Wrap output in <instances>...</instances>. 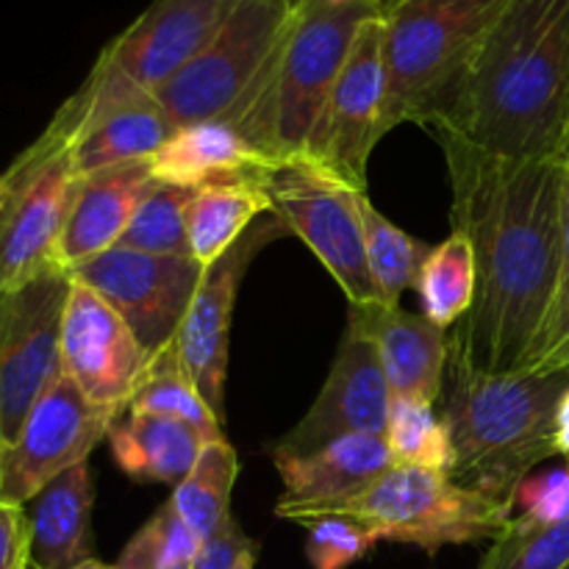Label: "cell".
Listing matches in <instances>:
<instances>
[{"instance_id": "cell-1", "label": "cell", "mask_w": 569, "mask_h": 569, "mask_svg": "<svg viewBox=\"0 0 569 569\" xmlns=\"http://www.w3.org/2000/svg\"><path fill=\"white\" fill-rule=\"evenodd\" d=\"M437 139L453 189V231L476 253V303L453 328L450 365L483 376L522 372L559 287L565 153L506 159Z\"/></svg>"}, {"instance_id": "cell-2", "label": "cell", "mask_w": 569, "mask_h": 569, "mask_svg": "<svg viewBox=\"0 0 569 569\" xmlns=\"http://www.w3.org/2000/svg\"><path fill=\"white\" fill-rule=\"evenodd\" d=\"M569 0H509L459 87L428 122L506 159L567 153Z\"/></svg>"}, {"instance_id": "cell-3", "label": "cell", "mask_w": 569, "mask_h": 569, "mask_svg": "<svg viewBox=\"0 0 569 569\" xmlns=\"http://www.w3.org/2000/svg\"><path fill=\"white\" fill-rule=\"evenodd\" d=\"M442 420L453 442L450 476L495 498L511 500L517 483L556 450V409L569 372L483 376L450 365Z\"/></svg>"}, {"instance_id": "cell-4", "label": "cell", "mask_w": 569, "mask_h": 569, "mask_svg": "<svg viewBox=\"0 0 569 569\" xmlns=\"http://www.w3.org/2000/svg\"><path fill=\"white\" fill-rule=\"evenodd\" d=\"M378 11L370 0H300L264 78L226 120L272 161L309 153L356 31Z\"/></svg>"}, {"instance_id": "cell-5", "label": "cell", "mask_w": 569, "mask_h": 569, "mask_svg": "<svg viewBox=\"0 0 569 569\" xmlns=\"http://www.w3.org/2000/svg\"><path fill=\"white\" fill-rule=\"evenodd\" d=\"M509 0H395L387 26L383 133L439 114Z\"/></svg>"}, {"instance_id": "cell-6", "label": "cell", "mask_w": 569, "mask_h": 569, "mask_svg": "<svg viewBox=\"0 0 569 569\" xmlns=\"http://www.w3.org/2000/svg\"><path fill=\"white\" fill-rule=\"evenodd\" d=\"M317 517H350L378 542L417 545L433 556L448 545L495 542L511 522V500L465 487L450 472L392 467L370 489L322 506L303 522Z\"/></svg>"}, {"instance_id": "cell-7", "label": "cell", "mask_w": 569, "mask_h": 569, "mask_svg": "<svg viewBox=\"0 0 569 569\" xmlns=\"http://www.w3.org/2000/svg\"><path fill=\"white\" fill-rule=\"evenodd\" d=\"M272 211L331 272L350 306L378 303L367 267L365 189L333 176L309 156L272 161L261 170Z\"/></svg>"}, {"instance_id": "cell-8", "label": "cell", "mask_w": 569, "mask_h": 569, "mask_svg": "<svg viewBox=\"0 0 569 569\" xmlns=\"http://www.w3.org/2000/svg\"><path fill=\"white\" fill-rule=\"evenodd\" d=\"M300 0H242L209 48L156 92L172 128L226 120L264 78Z\"/></svg>"}, {"instance_id": "cell-9", "label": "cell", "mask_w": 569, "mask_h": 569, "mask_svg": "<svg viewBox=\"0 0 569 569\" xmlns=\"http://www.w3.org/2000/svg\"><path fill=\"white\" fill-rule=\"evenodd\" d=\"M83 178L59 120L3 172L0 192V292L20 289L56 264L61 231Z\"/></svg>"}, {"instance_id": "cell-10", "label": "cell", "mask_w": 569, "mask_h": 569, "mask_svg": "<svg viewBox=\"0 0 569 569\" xmlns=\"http://www.w3.org/2000/svg\"><path fill=\"white\" fill-rule=\"evenodd\" d=\"M72 276L50 267L20 289L0 292V437L11 445L37 400L64 376L61 320Z\"/></svg>"}, {"instance_id": "cell-11", "label": "cell", "mask_w": 569, "mask_h": 569, "mask_svg": "<svg viewBox=\"0 0 569 569\" xmlns=\"http://www.w3.org/2000/svg\"><path fill=\"white\" fill-rule=\"evenodd\" d=\"M53 120L67 131L72 164L81 178L148 159L176 131L156 94L122 76L103 56Z\"/></svg>"}, {"instance_id": "cell-12", "label": "cell", "mask_w": 569, "mask_h": 569, "mask_svg": "<svg viewBox=\"0 0 569 569\" xmlns=\"http://www.w3.org/2000/svg\"><path fill=\"white\" fill-rule=\"evenodd\" d=\"M383 106H387V26H383V11H378L367 17L356 31L306 156L331 170L333 176L365 189L370 153L383 137Z\"/></svg>"}, {"instance_id": "cell-13", "label": "cell", "mask_w": 569, "mask_h": 569, "mask_svg": "<svg viewBox=\"0 0 569 569\" xmlns=\"http://www.w3.org/2000/svg\"><path fill=\"white\" fill-rule=\"evenodd\" d=\"M203 272L192 256H153L114 244L70 276L92 287L153 359L176 342Z\"/></svg>"}, {"instance_id": "cell-14", "label": "cell", "mask_w": 569, "mask_h": 569, "mask_svg": "<svg viewBox=\"0 0 569 569\" xmlns=\"http://www.w3.org/2000/svg\"><path fill=\"white\" fill-rule=\"evenodd\" d=\"M117 411L92 403L72 378L61 376L3 450L0 500L26 506L61 472L83 465L117 426Z\"/></svg>"}, {"instance_id": "cell-15", "label": "cell", "mask_w": 569, "mask_h": 569, "mask_svg": "<svg viewBox=\"0 0 569 569\" xmlns=\"http://www.w3.org/2000/svg\"><path fill=\"white\" fill-rule=\"evenodd\" d=\"M61 367L92 403L117 415L131 409L150 367L148 350L122 317L78 278H72L61 320Z\"/></svg>"}, {"instance_id": "cell-16", "label": "cell", "mask_w": 569, "mask_h": 569, "mask_svg": "<svg viewBox=\"0 0 569 569\" xmlns=\"http://www.w3.org/2000/svg\"><path fill=\"white\" fill-rule=\"evenodd\" d=\"M287 228L276 220L256 222L217 264L203 272L198 292L189 303L187 317L176 333V350L183 370L192 378L198 392L211 406L220 422H226V372H228V342H231L233 303H237L239 283L253 256L270 239L281 237Z\"/></svg>"}, {"instance_id": "cell-17", "label": "cell", "mask_w": 569, "mask_h": 569, "mask_svg": "<svg viewBox=\"0 0 569 569\" xmlns=\"http://www.w3.org/2000/svg\"><path fill=\"white\" fill-rule=\"evenodd\" d=\"M389 406H392V392L376 348L353 322H348L320 395L303 420L272 445V456H306L333 439L353 437V433L383 437Z\"/></svg>"}, {"instance_id": "cell-18", "label": "cell", "mask_w": 569, "mask_h": 569, "mask_svg": "<svg viewBox=\"0 0 569 569\" xmlns=\"http://www.w3.org/2000/svg\"><path fill=\"white\" fill-rule=\"evenodd\" d=\"M239 3L242 0H153L100 56L156 94L209 48Z\"/></svg>"}, {"instance_id": "cell-19", "label": "cell", "mask_w": 569, "mask_h": 569, "mask_svg": "<svg viewBox=\"0 0 569 569\" xmlns=\"http://www.w3.org/2000/svg\"><path fill=\"white\" fill-rule=\"evenodd\" d=\"M272 461L283 481V498L276 503V515L292 522H303L322 506L361 495L392 470L381 433H353L306 456H272Z\"/></svg>"}, {"instance_id": "cell-20", "label": "cell", "mask_w": 569, "mask_h": 569, "mask_svg": "<svg viewBox=\"0 0 569 569\" xmlns=\"http://www.w3.org/2000/svg\"><path fill=\"white\" fill-rule=\"evenodd\" d=\"M350 322L376 348L392 400L433 406L445 392L450 345L442 328L426 315H409L398 306H350Z\"/></svg>"}, {"instance_id": "cell-21", "label": "cell", "mask_w": 569, "mask_h": 569, "mask_svg": "<svg viewBox=\"0 0 569 569\" xmlns=\"http://www.w3.org/2000/svg\"><path fill=\"white\" fill-rule=\"evenodd\" d=\"M150 183L153 176L148 159L128 161L83 178L56 248V264L72 272L114 248Z\"/></svg>"}, {"instance_id": "cell-22", "label": "cell", "mask_w": 569, "mask_h": 569, "mask_svg": "<svg viewBox=\"0 0 569 569\" xmlns=\"http://www.w3.org/2000/svg\"><path fill=\"white\" fill-rule=\"evenodd\" d=\"M270 164V156L261 153L233 122L222 117L176 128L172 137L148 156L153 181L183 189L248 178Z\"/></svg>"}, {"instance_id": "cell-23", "label": "cell", "mask_w": 569, "mask_h": 569, "mask_svg": "<svg viewBox=\"0 0 569 569\" xmlns=\"http://www.w3.org/2000/svg\"><path fill=\"white\" fill-rule=\"evenodd\" d=\"M94 489L87 461L61 472L26 503L31 569H78L92 559Z\"/></svg>"}, {"instance_id": "cell-24", "label": "cell", "mask_w": 569, "mask_h": 569, "mask_svg": "<svg viewBox=\"0 0 569 569\" xmlns=\"http://www.w3.org/2000/svg\"><path fill=\"white\" fill-rule=\"evenodd\" d=\"M109 442L117 467L133 481L178 487L211 439L172 417L131 415L111 428Z\"/></svg>"}, {"instance_id": "cell-25", "label": "cell", "mask_w": 569, "mask_h": 569, "mask_svg": "<svg viewBox=\"0 0 569 569\" xmlns=\"http://www.w3.org/2000/svg\"><path fill=\"white\" fill-rule=\"evenodd\" d=\"M267 209H272V203L261 183V172L194 189L187 209L192 259L209 270L256 226V217Z\"/></svg>"}, {"instance_id": "cell-26", "label": "cell", "mask_w": 569, "mask_h": 569, "mask_svg": "<svg viewBox=\"0 0 569 569\" xmlns=\"http://www.w3.org/2000/svg\"><path fill=\"white\" fill-rule=\"evenodd\" d=\"M237 476V450L226 437H220L203 445L189 476L172 489L170 503L200 542H209L231 520V492Z\"/></svg>"}, {"instance_id": "cell-27", "label": "cell", "mask_w": 569, "mask_h": 569, "mask_svg": "<svg viewBox=\"0 0 569 569\" xmlns=\"http://www.w3.org/2000/svg\"><path fill=\"white\" fill-rule=\"evenodd\" d=\"M422 311L437 328L459 326L476 303V253L470 239L453 231L442 244L431 248L417 281Z\"/></svg>"}, {"instance_id": "cell-28", "label": "cell", "mask_w": 569, "mask_h": 569, "mask_svg": "<svg viewBox=\"0 0 569 569\" xmlns=\"http://www.w3.org/2000/svg\"><path fill=\"white\" fill-rule=\"evenodd\" d=\"M131 415H159L198 428L203 437L220 439L222 422L192 383L178 359L176 342L150 359L148 372L131 400Z\"/></svg>"}, {"instance_id": "cell-29", "label": "cell", "mask_w": 569, "mask_h": 569, "mask_svg": "<svg viewBox=\"0 0 569 569\" xmlns=\"http://www.w3.org/2000/svg\"><path fill=\"white\" fill-rule=\"evenodd\" d=\"M365 237L367 267L378 292V303L398 309L400 298L409 289H417L431 248L387 220L370 200L365 203Z\"/></svg>"}, {"instance_id": "cell-30", "label": "cell", "mask_w": 569, "mask_h": 569, "mask_svg": "<svg viewBox=\"0 0 569 569\" xmlns=\"http://www.w3.org/2000/svg\"><path fill=\"white\" fill-rule=\"evenodd\" d=\"M192 192L194 189L172 187V183H150L117 244L153 256H192L187 233V209Z\"/></svg>"}, {"instance_id": "cell-31", "label": "cell", "mask_w": 569, "mask_h": 569, "mask_svg": "<svg viewBox=\"0 0 569 569\" xmlns=\"http://www.w3.org/2000/svg\"><path fill=\"white\" fill-rule=\"evenodd\" d=\"M392 467H422V470L450 472L453 467V442L442 417L433 415V406L415 400H392L387 431Z\"/></svg>"}, {"instance_id": "cell-32", "label": "cell", "mask_w": 569, "mask_h": 569, "mask_svg": "<svg viewBox=\"0 0 569 569\" xmlns=\"http://www.w3.org/2000/svg\"><path fill=\"white\" fill-rule=\"evenodd\" d=\"M200 542L167 500L122 548L117 569H192Z\"/></svg>"}, {"instance_id": "cell-33", "label": "cell", "mask_w": 569, "mask_h": 569, "mask_svg": "<svg viewBox=\"0 0 569 569\" xmlns=\"http://www.w3.org/2000/svg\"><path fill=\"white\" fill-rule=\"evenodd\" d=\"M478 569H569V520L553 526L511 520Z\"/></svg>"}, {"instance_id": "cell-34", "label": "cell", "mask_w": 569, "mask_h": 569, "mask_svg": "<svg viewBox=\"0 0 569 569\" xmlns=\"http://www.w3.org/2000/svg\"><path fill=\"white\" fill-rule=\"evenodd\" d=\"M522 372H569V150L565 153V214H561V267L559 287H556L553 309H550L548 326L542 339L533 350L531 361Z\"/></svg>"}, {"instance_id": "cell-35", "label": "cell", "mask_w": 569, "mask_h": 569, "mask_svg": "<svg viewBox=\"0 0 569 569\" xmlns=\"http://www.w3.org/2000/svg\"><path fill=\"white\" fill-rule=\"evenodd\" d=\"M303 526L309 531L306 559L311 569H348L365 559L378 542L361 522L350 517H317Z\"/></svg>"}, {"instance_id": "cell-36", "label": "cell", "mask_w": 569, "mask_h": 569, "mask_svg": "<svg viewBox=\"0 0 569 569\" xmlns=\"http://www.w3.org/2000/svg\"><path fill=\"white\" fill-rule=\"evenodd\" d=\"M511 520L528 526L569 520V465L548 467L522 478L511 492Z\"/></svg>"}, {"instance_id": "cell-37", "label": "cell", "mask_w": 569, "mask_h": 569, "mask_svg": "<svg viewBox=\"0 0 569 569\" xmlns=\"http://www.w3.org/2000/svg\"><path fill=\"white\" fill-rule=\"evenodd\" d=\"M256 550H259V545L244 537V531L231 517L209 542H203L192 569H237L239 561L248 553H256Z\"/></svg>"}, {"instance_id": "cell-38", "label": "cell", "mask_w": 569, "mask_h": 569, "mask_svg": "<svg viewBox=\"0 0 569 569\" xmlns=\"http://www.w3.org/2000/svg\"><path fill=\"white\" fill-rule=\"evenodd\" d=\"M31 553V528L26 506L0 500V569H28Z\"/></svg>"}, {"instance_id": "cell-39", "label": "cell", "mask_w": 569, "mask_h": 569, "mask_svg": "<svg viewBox=\"0 0 569 569\" xmlns=\"http://www.w3.org/2000/svg\"><path fill=\"white\" fill-rule=\"evenodd\" d=\"M556 450H559V456L569 459V389L565 398L559 400V409H556Z\"/></svg>"}, {"instance_id": "cell-40", "label": "cell", "mask_w": 569, "mask_h": 569, "mask_svg": "<svg viewBox=\"0 0 569 569\" xmlns=\"http://www.w3.org/2000/svg\"><path fill=\"white\" fill-rule=\"evenodd\" d=\"M78 569H117V567L114 565H103V561H98V559H89V561H83V565Z\"/></svg>"}, {"instance_id": "cell-41", "label": "cell", "mask_w": 569, "mask_h": 569, "mask_svg": "<svg viewBox=\"0 0 569 569\" xmlns=\"http://www.w3.org/2000/svg\"><path fill=\"white\" fill-rule=\"evenodd\" d=\"M256 556H259V550H256V553H248V556H244V559L239 561V567H237V569H253V567H256Z\"/></svg>"}, {"instance_id": "cell-42", "label": "cell", "mask_w": 569, "mask_h": 569, "mask_svg": "<svg viewBox=\"0 0 569 569\" xmlns=\"http://www.w3.org/2000/svg\"><path fill=\"white\" fill-rule=\"evenodd\" d=\"M370 3L376 6V9H381V11H383V9H387V6H392L395 0H370Z\"/></svg>"}, {"instance_id": "cell-43", "label": "cell", "mask_w": 569, "mask_h": 569, "mask_svg": "<svg viewBox=\"0 0 569 569\" xmlns=\"http://www.w3.org/2000/svg\"><path fill=\"white\" fill-rule=\"evenodd\" d=\"M3 450H6V442L3 437H0V481H3Z\"/></svg>"}, {"instance_id": "cell-44", "label": "cell", "mask_w": 569, "mask_h": 569, "mask_svg": "<svg viewBox=\"0 0 569 569\" xmlns=\"http://www.w3.org/2000/svg\"><path fill=\"white\" fill-rule=\"evenodd\" d=\"M0 192H3V176H0Z\"/></svg>"}, {"instance_id": "cell-45", "label": "cell", "mask_w": 569, "mask_h": 569, "mask_svg": "<svg viewBox=\"0 0 569 569\" xmlns=\"http://www.w3.org/2000/svg\"><path fill=\"white\" fill-rule=\"evenodd\" d=\"M331 3H348V0H331Z\"/></svg>"}, {"instance_id": "cell-46", "label": "cell", "mask_w": 569, "mask_h": 569, "mask_svg": "<svg viewBox=\"0 0 569 569\" xmlns=\"http://www.w3.org/2000/svg\"><path fill=\"white\" fill-rule=\"evenodd\" d=\"M567 150H569V126H567Z\"/></svg>"}, {"instance_id": "cell-47", "label": "cell", "mask_w": 569, "mask_h": 569, "mask_svg": "<svg viewBox=\"0 0 569 569\" xmlns=\"http://www.w3.org/2000/svg\"><path fill=\"white\" fill-rule=\"evenodd\" d=\"M28 569H31V567H28Z\"/></svg>"}]
</instances>
